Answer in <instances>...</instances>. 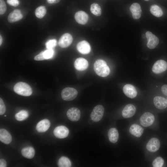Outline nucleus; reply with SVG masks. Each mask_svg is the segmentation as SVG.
<instances>
[{"label":"nucleus","instance_id":"obj_41","mask_svg":"<svg viewBox=\"0 0 167 167\" xmlns=\"http://www.w3.org/2000/svg\"><path fill=\"white\" fill-rule=\"evenodd\" d=\"M145 0V1H148V0Z\"/></svg>","mask_w":167,"mask_h":167},{"label":"nucleus","instance_id":"obj_9","mask_svg":"<svg viewBox=\"0 0 167 167\" xmlns=\"http://www.w3.org/2000/svg\"><path fill=\"white\" fill-rule=\"evenodd\" d=\"M66 115L68 118L71 121H77L80 119V112L78 108L72 107L68 110Z\"/></svg>","mask_w":167,"mask_h":167},{"label":"nucleus","instance_id":"obj_2","mask_svg":"<svg viewBox=\"0 0 167 167\" xmlns=\"http://www.w3.org/2000/svg\"><path fill=\"white\" fill-rule=\"evenodd\" d=\"M14 90L17 94L24 96H30L32 92L31 87L27 83L23 82L17 83L14 87Z\"/></svg>","mask_w":167,"mask_h":167},{"label":"nucleus","instance_id":"obj_25","mask_svg":"<svg viewBox=\"0 0 167 167\" xmlns=\"http://www.w3.org/2000/svg\"><path fill=\"white\" fill-rule=\"evenodd\" d=\"M150 11L153 15L158 17L161 16L163 14L161 8L156 4L150 6Z\"/></svg>","mask_w":167,"mask_h":167},{"label":"nucleus","instance_id":"obj_5","mask_svg":"<svg viewBox=\"0 0 167 167\" xmlns=\"http://www.w3.org/2000/svg\"><path fill=\"white\" fill-rule=\"evenodd\" d=\"M155 118L152 114L149 112H145L141 116L140 123L143 126L145 127L151 125L154 122Z\"/></svg>","mask_w":167,"mask_h":167},{"label":"nucleus","instance_id":"obj_21","mask_svg":"<svg viewBox=\"0 0 167 167\" xmlns=\"http://www.w3.org/2000/svg\"><path fill=\"white\" fill-rule=\"evenodd\" d=\"M12 136L10 133L6 130L1 129L0 130V140L6 144L10 143L12 141Z\"/></svg>","mask_w":167,"mask_h":167},{"label":"nucleus","instance_id":"obj_10","mask_svg":"<svg viewBox=\"0 0 167 167\" xmlns=\"http://www.w3.org/2000/svg\"><path fill=\"white\" fill-rule=\"evenodd\" d=\"M73 38L69 33L63 34L60 38L58 41V45L62 48H66L69 46L72 43Z\"/></svg>","mask_w":167,"mask_h":167},{"label":"nucleus","instance_id":"obj_7","mask_svg":"<svg viewBox=\"0 0 167 167\" xmlns=\"http://www.w3.org/2000/svg\"><path fill=\"white\" fill-rule=\"evenodd\" d=\"M167 69V62L163 60L156 61L153 65L152 70L153 72L158 74L165 71Z\"/></svg>","mask_w":167,"mask_h":167},{"label":"nucleus","instance_id":"obj_19","mask_svg":"<svg viewBox=\"0 0 167 167\" xmlns=\"http://www.w3.org/2000/svg\"><path fill=\"white\" fill-rule=\"evenodd\" d=\"M50 126V122L49 120L45 119L39 122L36 126L37 131L43 132L46 131Z\"/></svg>","mask_w":167,"mask_h":167},{"label":"nucleus","instance_id":"obj_20","mask_svg":"<svg viewBox=\"0 0 167 167\" xmlns=\"http://www.w3.org/2000/svg\"><path fill=\"white\" fill-rule=\"evenodd\" d=\"M23 15L20 11L15 9L10 13L8 17V20L10 23L17 21L23 18Z\"/></svg>","mask_w":167,"mask_h":167},{"label":"nucleus","instance_id":"obj_24","mask_svg":"<svg viewBox=\"0 0 167 167\" xmlns=\"http://www.w3.org/2000/svg\"><path fill=\"white\" fill-rule=\"evenodd\" d=\"M108 136L111 142L116 143L118 141L119 137L118 131L114 128H110L108 131Z\"/></svg>","mask_w":167,"mask_h":167},{"label":"nucleus","instance_id":"obj_16","mask_svg":"<svg viewBox=\"0 0 167 167\" xmlns=\"http://www.w3.org/2000/svg\"><path fill=\"white\" fill-rule=\"evenodd\" d=\"M75 18L76 21L81 24H85L88 20V15L83 11H79L76 12L75 15Z\"/></svg>","mask_w":167,"mask_h":167},{"label":"nucleus","instance_id":"obj_3","mask_svg":"<svg viewBox=\"0 0 167 167\" xmlns=\"http://www.w3.org/2000/svg\"><path fill=\"white\" fill-rule=\"evenodd\" d=\"M78 92L73 88L67 87L63 89L61 92V96L64 100L68 101L74 99L77 96Z\"/></svg>","mask_w":167,"mask_h":167},{"label":"nucleus","instance_id":"obj_13","mask_svg":"<svg viewBox=\"0 0 167 167\" xmlns=\"http://www.w3.org/2000/svg\"><path fill=\"white\" fill-rule=\"evenodd\" d=\"M74 66L76 70L83 71L87 68L88 66V63L85 59L82 58H79L76 59L75 61Z\"/></svg>","mask_w":167,"mask_h":167},{"label":"nucleus","instance_id":"obj_30","mask_svg":"<svg viewBox=\"0 0 167 167\" xmlns=\"http://www.w3.org/2000/svg\"><path fill=\"white\" fill-rule=\"evenodd\" d=\"M164 161L161 157H158L153 161L152 165L154 167H161L163 165Z\"/></svg>","mask_w":167,"mask_h":167},{"label":"nucleus","instance_id":"obj_18","mask_svg":"<svg viewBox=\"0 0 167 167\" xmlns=\"http://www.w3.org/2000/svg\"><path fill=\"white\" fill-rule=\"evenodd\" d=\"M153 103L155 106L158 109H164L167 107V100L162 96H155L153 99Z\"/></svg>","mask_w":167,"mask_h":167},{"label":"nucleus","instance_id":"obj_4","mask_svg":"<svg viewBox=\"0 0 167 167\" xmlns=\"http://www.w3.org/2000/svg\"><path fill=\"white\" fill-rule=\"evenodd\" d=\"M104 112L103 106L101 105H98L94 107L91 113V118L94 122H98L102 118Z\"/></svg>","mask_w":167,"mask_h":167},{"label":"nucleus","instance_id":"obj_11","mask_svg":"<svg viewBox=\"0 0 167 167\" xmlns=\"http://www.w3.org/2000/svg\"><path fill=\"white\" fill-rule=\"evenodd\" d=\"M160 146V143L158 139L153 138L151 139L146 145L147 150L151 152H155L157 151Z\"/></svg>","mask_w":167,"mask_h":167},{"label":"nucleus","instance_id":"obj_29","mask_svg":"<svg viewBox=\"0 0 167 167\" xmlns=\"http://www.w3.org/2000/svg\"><path fill=\"white\" fill-rule=\"evenodd\" d=\"M46 12V10L44 6H40L35 10V14L36 17L41 19L43 18Z\"/></svg>","mask_w":167,"mask_h":167},{"label":"nucleus","instance_id":"obj_35","mask_svg":"<svg viewBox=\"0 0 167 167\" xmlns=\"http://www.w3.org/2000/svg\"><path fill=\"white\" fill-rule=\"evenodd\" d=\"M7 2L9 5L14 6H18L19 4L18 0H7Z\"/></svg>","mask_w":167,"mask_h":167},{"label":"nucleus","instance_id":"obj_12","mask_svg":"<svg viewBox=\"0 0 167 167\" xmlns=\"http://www.w3.org/2000/svg\"><path fill=\"white\" fill-rule=\"evenodd\" d=\"M123 90L125 94L131 98L135 97L137 94L135 88L133 85L129 84L125 85L123 87Z\"/></svg>","mask_w":167,"mask_h":167},{"label":"nucleus","instance_id":"obj_31","mask_svg":"<svg viewBox=\"0 0 167 167\" xmlns=\"http://www.w3.org/2000/svg\"><path fill=\"white\" fill-rule=\"evenodd\" d=\"M43 54L45 59L51 58L53 56L54 52L53 49H47L43 51Z\"/></svg>","mask_w":167,"mask_h":167},{"label":"nucleus","instance_id":"obj_42","mask_svg":"<svg viewBox=\"0 0 167 167\" xmlns=\"http://www.w3.org/2000/svg\"><path fill=\"white\" fill-rule=\"evenodd\" d=\"M6 115H5V116L6 117Z\"/></svg>","mask_w":167,"mask_h":167},{"label":"nucleus","instance_id":"obj_15","mask_svg":"<svg viewBox=\"0 0 167 167\" xmlns=\"http://www.w3.org/2000/svg\"><path fill=\"white\" fill-rule=\"evenodd\" d=\"M76 47L78 51L84 54H88L91 49L89 43L85 41H82L79 42Z\"/></svg>","mask_w":167,"mask_h":167},{"label":"nucleus","instance_id":"obj_38","mask_svg":"<svg viewBox=\"0 0 167 167\" xmlns=\"http://www.w3.org/2000/svg\"><path fill=\"white\" fill-rule=\"evenodd\" d=\"M6 161L3 159H1L0 160V167H6Z\"/></svg>","mask_w":167,"mask_h":167},{"label":"nucleus","instance_id":"obj_28","mask_svg":"<svg viewBox=\"0 0 167 167\" xmlns=\"http://www.w3.org/2000/svg\"><path fill=\"white\" fill-rule=\"evenodd\" d=\"M29 114L27 111L21 110L15 115L16 119L19 121H22L26 119L28 117Z\"/></svg>","mask_w":167,"mask_h":167},{"label":"nucleus","instance_id":"obj_34","mask_svg":"<svg viewBox=\"0 0 167 167\" xmlns=\"http://www.w3.org/2000/svg\"><path fill=\"white\" fill-rule=\"evenodd\" d=\"M6 110V108L4 101L2 99L0 98V114L1 115L3 114Z\"/></svg>","mask_w":167,"mask_h":167},{"label":"nucleus","instance_id":"obj_33","mask_svg":"<svg viewBox=\"0 0 167 167\" xmlns=\"http://www.w3.org/2000/svg\"><path fill=\"white\" fill-rule=\"evenodd\" d=\"M6 10V3L3 0H0V14H4Z\"/></svg>","mask_w":167,"mask_h":167},{"label":"nucleus","instance_id":"obj_37","mask_svg":"<svg viewBox=\"0 0 167 167\" xmlns=\"http://www.w3.org/2000/svg\"><path fill=\"white\" fill-rule=\"evenodd\" d=\"M161 90L163 94L167 96V85H163L161 88Z\"/></svg>","mask_w":167,"mask_h":167},{"label":"nucleus","instance_id":"obj_36","mask_svg":"<svg viewBox=\"0 0 167 167\" xmlns=\"http://www.w3.org/2000/svg\"><path fill=\"white\" fill-rule=\"evenodd\" d=\"M34 59L36 61H41L45 60L43 56V51L39 54L36 56L34 58Z\"/></svg>","mask_w":167,"mask_h":167},{"label":"nucleus","instance_id":"obj_22","mask_svg":"<svg viewBox=\"0 0 167 167\" xmlns=\"http://www.w3.org/2000/svg\"><path fill=\"white\" fill-rule=\"evenodd\" d=\"M129 132L132 135L137 137H140L143 132V128L140 126L135 124L132 125L129 129Z\"/></svg>","mask_w":167,"mask_h":167},{"label":"nucleus","instance_id":"obj_43","mask_svg":"<svg viewBox=\"0 0 167 167\" xmlns=\"http://www.w3.org/2000/svg\"></svg>","mask_w":167,"mask_h":167},{"label":"nucleus","instance_id":"obj_32","mask_svg":"<svg viewBox=\"0 0 167 167\" xmlns=\"http://www.w3.org/2000/svg\"><path fill=\"white\" fill-rule=\"evenodd\" d=\"M57 44V41L55 39L48 41L45 43V45L47 49H53Z\"/></svg>","mask_w":167,"mask_h":167},{"label":"nucleus","instance_id":"obj_14","mask_svg":"<svg viewBox=\"0 0 167 167\" xmlns=\"http://www.w3.org/2000/svg\"><path fill=\"white\" fill-rule=\"evenodd\" d=\"M135 106L131 104H128L126 105L123 109L122 112V115L125 118H128L132 117L136 112Z\"/></svg>","mask_w":167,"mask_h":167},{"label":"nucleus","instance_id":"obj_23","mask_svg":"<svg viewBox=\"0 0 167 167\" xmlns=\"http://www.w3.org/2000/svg\"><path fill=\"white\" fill-rule=\"evenodd\" d=\"M21 153L23 156L28 159H32L34 156L35 151L32 147L29 146L23 148Z\"/></svg>","mask_w":167,"mask_h":167},{"label":"nucleus","instance_id":"obj_1","mask_svg":"<svg viewBox=\"0 0 167 167\" xmlns=\"http://www.w3.org/2000/svg\"><path fill=\"white\" fill-rule=\"evenodd\" d=\"M94 69L96 74L101 77H105L109 74L110 70L106 62L102 59H98L95 62Z\"/></svg>","mask_w":167,"mask_h":167},{"label":"nucleus","instance_id":"obj_26","mask_svg":"<svg viewBox=\"0 0 167 167\" xmlns=\"http://www.w3.org/2000/svg\"><path fill=\"white\" fill-rule=\"evenodd\" d=\"M58 165L59 167H70L71 166V163L68 158L62 156L58 160Z\"/></svg>","mask_w":167,"mask_h":167},{"label":"nucleus","instance_id":"obj_27","mask_svg":"<svg viewBox=\"0 0 167 167\" xmlns=\"http://www.w3.org/2000/svg\"><path fill=\"white\" fill-rule=\"evenodd\" d=\"M90 11L93 14L96 16H99L101 15V7L99 5L96 3H93L91 4Z\"/></svg>","mask_w":167,"mask_h":167},{"label":"nucleus","instance_id":"obj_8","mask_svg":"<svg viewBox=\"0 0 167 167\" xmlns=\"http://www.w3.org/2000/svg\"><path fill=\"white\" fill-rule=\"evenodd\" d=\"M53 133L57 138L63 139L68 136L69 133V130L65 126H57L54 129Z\"/></svg>","mask_w":167,"mask_h":167},{"label":"nucleus","instance_id":"obj_39","mask_svg":"<svg viewBox=\"0 0 167 167\" xmlns=\"http://www.w3.org/2000/svg\"><path fill=\"white\" fill-rule=\"evenodd\" d=\"M47 2L50 4L53 3H57L60 1V0H47Z\"/></svg>","mask_w":167,"mask_h":167},{"label":"nucleus","instance_id":"obj_40","mask_svg":"<svg viewBox=\"0 0 167 167\" xmlns=\"http://www.w3.org/2000/svg\"><path fill=\"white\" fill-rule=\"evenodd\" d=\"M2 38L1 36H0V45H1L2 44Z\"/></svg>","mask_w":167,"mask_h":167},{"label":"nucleus","instance_id":"obj_17","mask_svg":"<svg viewBox=\"0 0 167 167\" xmlns=\"http://www.w3.org/2000/svg\"><path fill=\"white\" fill-rule=\"evenodd\" d=\"M130 9L134 19H137L140 17L142 11L140 6L139 3H133L130 6Z\"/></svg>","mask_w":167,"mask_h":167},{"label":"nucleus","instance_id":"obj_6","mask_svg":"<svg viewBox=\"0 0 167 167\" xmlns=\"http://www.w3.org/2000/svg\"><path fill=\"white\" fill-rule=\"evenodd\" d=\"M146 37L148 40L147 46L150 49L155 48L158 44V38L151 32L148 31L145 33Z\"/></svg>","mask_w":167,"mask_h":167}]
</instances>
